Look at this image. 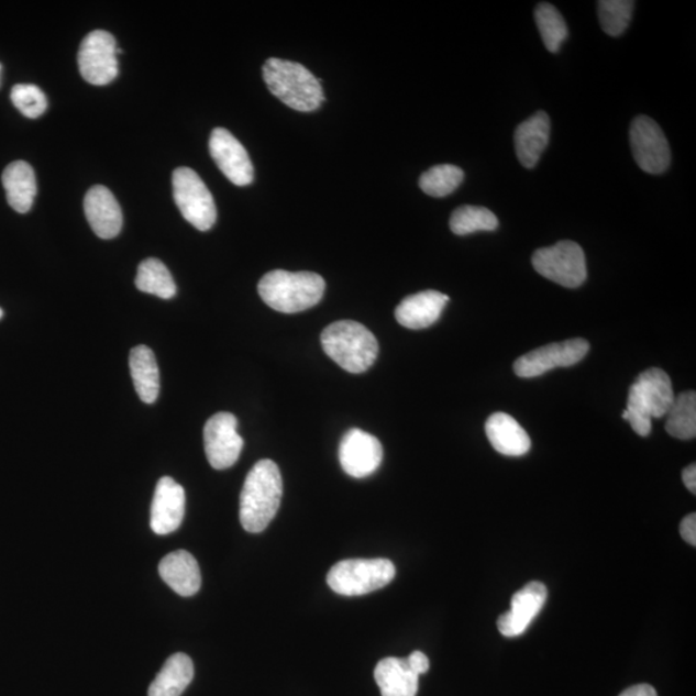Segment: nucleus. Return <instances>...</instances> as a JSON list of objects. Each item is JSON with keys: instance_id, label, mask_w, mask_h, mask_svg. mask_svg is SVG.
<instances>
[{"instance_id": "c756f323", "label": "nucleus", "mask_w": 696, "mask_h": 696, "mask_svg": "<svg viewBox=\"0 0 696 696\" xmlns=\"http://www.w3.org/2000/svg\"><path fill=\"white\" fill-rule=\"evenodd\" d=\"M535 22L545 48L552 54L560 51L567 37L566 22L561 13L550 3H541L535 9Z\"/></svg>"}, {"instance_id": "473e14b6", "label": "nucleus", "mask_w": 696, "mask_h": 696, "mask_svg": "<svg viewBox=\"0 0 696 696\" xmlns=\"http://www.w3.org/2000/svg\"><path fill=\"white\" fill-rule=\"evenodd\" d=\"M407 661L411 671H413L418 676L424 675V673H428L430 670L429 658L422 653V651H413V653L407 658Z\"/></svg>"}, {"instance_id": "1a4fd4ad", "label": "nucleus", "mask_w": 696, "mask_h": 696, "mask_svg": "<svg viewBox=\"0 0 696 696\" xmlns=\"http://www.w3.org/2000/svg\"><path fill=\"white\" fill-rule=\"evenodd\" d=\"M78 65L81 77L93 86H107L118 77L115 37L104 30L89 33L80 44Z\"/></svg>"}, {"instance_id": "f8f14e48", "label": "nucleus", "mask_w": 696, "mask_h": 696, "mask_svg": "<svg viewBox=\"0 0 696 696\" xmlns=\"http://www.w3.org/2000/svg\"><path fill=\"white\" fill-rule=\"evenodd\" d=\"M244 440L237 433L234 415L217 413L208 419L205 428V448L209 464L214 469H227L237 462Z\"/></svg>"}, {"instance_id": "4468645a", "label": "nucleus", "mask_w": 696, "mask_h": 696, "mask_svg": "<svg viewBox=\"0 0 696 696\" xmlns=\"http://www.w3.org/2000/svg\"><path fill=\"white\" fill-rule=\"evenodd\" d=\"M209 152L229 181L236 186H248L253 183L254 168L250 155L228 130L216 129L212 132Z\"/></svg>"}, {"instance_id": "7ed1b4c3", "label": "nucleus", "mask_w": 696, "mask_h": 696, "mask_svg": "<svg viewBox=\"0 0 696 696\" xmlns=\"http://www.w3.org/2000/svg\"><path fill=\"white\" fill-rule=\"evenodd\" d=\"M325 281L316 273L275 269L258 284V294L273 310L297 313L311 309L323 298Z\"/></svg>"}, {"instance_id": "2f4dec72", "label": "nucleus", "mask_w": 696, "mask_h": 696, "mask_svg": "<svg viewBox=\"0 0 696 696\" xmlns=\"http://www.w3.org/2000/svg\"><path fill=\"white\" fill-rule=\"evenodd\" d=\"M11 100L22 115L36 119L48 108L47 96L40 87L33 85H18L12 88Z\"/></svg>"}, {"instance_id": "a878e982", "label": "nucleus", "mask_w": 696, "mask_h": 696, "mask_svg": "<svg viewBox=\"0 0 696 696\" xmlns=\"http://www.w3.org/2000/svg\"><path fill=\"white\" fill-rule=\"evenodd\" d=\"M136 287L147 295H154L163 299L174 298L177 287L172 274L162 261L147 258L142 261L136 276Z\"/></svg>"}, {"instance_id": "c9c22d12", "label": "nucleus", "mask_w": 696, "mask_h": 696, "mask_svg": "<svg viewBox=\"0 0 696 696\" xmlns=\"http://www.w3.org/2000/svg\"><path fill=\"white\" fill-rule=\"evenodd\" d=\"M683 480L688 490L696 493V466L695 463L686 467L683 473Z\"/></svg>"}, {"instance_id": "9b49d317", "label": "nucleus", "mask_w": 696, "mask_h": 696, "mask_svg": "<svg viewBox=\"0 0 696 696\" xmlns=\"http://www.w3.org/2000/svg\"><path fill=\"white\" fill-rule=\"evenodd\" d=\"M630 141L638 166L647 174L661 175L671 163V148L661 126L649 117L636 118L631 125Z\"/></svg>"}, {"instance_id": "9d476101", "label": "nucleus", "mask_w": 696, "mask_h": 696, "mask_svg": "<svg viewBox=\"0 0 696 696\" xmlns=\"http://www.w3.org/2000/svg\"><path fill=\"white\" fill-rule=\"evenodd\" d=\"M589 343L586 340L574 339L531 351L521 356L513 364V372L520 378L541 377L544 373L578 364L586 357Z\"/></svg>"}, {"instance_id": "f3484780", "label": "nucleus", "mask_w": 696, "mask_h": 696, "mask_svg": "<svg viewBox=\"0 0 696 696\" xmlns=\"http://www.w3.org/2000/svg\"><path fill=\"white\" fill-rule=\"evenodd\" d=\"M85 212L95 234L101 239L119 235L123 227L122 208L104 186H93L85 198Z\"/></svg>"}, {"instance_id": "5701e85b", "label": "nucleus", "mask_w": 696, "mask_h": 696, "mask_svg": "<svg viewBox=\"0 0 696 696\" xmlns=\"http://www.w3.org/2000/svg\"><path fill=\"white\" fill-rule=\"evenodd\" d=\"M2 183L7 200L14 211L27 213L36 197V179L32 166L22 161L11 163L3 172Z\"/></svg>"}, {"instance_id": "6ab92c4d", "label": "nucleus", "mask_w": 696, "mask_h": 696, "mask_svg": "<svg viewBox=\"0 0 696 696\" xmlns=\"http://www.w3.org/2000/svg\"><path fill=\"white\" fill-rule=\"evenodd\" d=\"M551 122L544 111L522 122L515 131L516 154L523 167L534 168L550 141Z\"/></svg>"}, {"instance_id": "412c9836", "label": "nucleus", "mask_w": 696, "mask_h": 696, "mask_svg": "<svg viewBox=\"0 0 696 696\" xmlns=\"http://www.w3.org/2000/svg\"><path fill=\"white\" fill-rule=\"evenodd\" d=\"M486 437L500 454L521 456L530 451L531 441L526 430L518 421L506 413L489 417L485 424Z\"/></svg>"}, {"instance_id": "bb28decb", "label": "nucleus", "mask_w": 696, "mask_h": 696, "mask_svg": "<svg viewBox=\"0 0 696 696\" xmlns=\"http://www.w3.org/2000/svg\"><path fill=\"white\" fill-rule=\"evenodd\" d=\"M665 430L671 437L680 440H692L696 437V394L686 391L675 396L669 410Z\"/></svg>"}, {"instance_id": "6e6552de", "label": "nucleus", "mask_w": 696, "mask_h": 696, "mask_svg": "<svg viewBox=\"0 0 696 696\" xmlns=\"http://www.w3.org/2000/svg\"><path fill=\"white\" fill-rule=\"evenodd\" d=\"M533 266L543 278L565 288H578L587 279V264L582 246L574 242H559L533 254Z\"/></svg>"}, {"instance_id": "f03ea898", "label": "nucleus", "mask_w": 696, "mask_h": 696, "mask_svg": "<svg viewBox=\"0 0 696 696\" xmlns=\"http://www.w3.org/2000/svg\"><path fill=\"white\" fill-rule=\"evenodd\" d=\"M262 73L269 92L290 109L316 111L325 100L320 80L301 64L273 57L262 67Z\"/></svg>"}, {"instance_id": "ddd939ff", "label": "nucleus", "mask_w": 696, "mask_h": 696, "mask_svg": "<svg viewBox=\"0 0 696 696\" xmlns=\"http://www.w3.org/2000/svg\"><path fill=\"white\" fill-rule=\"evenodd\" d=\"M339 455L344 473L351 477L364 478L379 468L384 459V448L376 437L353 429L344 433Z\"/></svg>"}, {"instance_id": "20e7f679", "label": "nucleus", "mask_w": 696, "mask_h": 696, "mask_svg": "<svg viewBox=\"0 0 696 696\" xmlns=\"http://www.w3.org/2000/svg\"><path fill=\"white\" fill-rule=\"evenodd\" d=\"M321 346L342 369L361 374L376 363L379 346L376 336L361 323L341 320L321 333Z\"/></svg>"}, {"instance_id": "b1692460", "label": "nucleus", "mask_w": 696, "mask_h": 696, "mask_svg": "<svg viewBox=\"0 0 696 696\" xmlns=\"http://www.w3.org/2000/svg\"><path fill=\"white\" fill-rule=\"evenodd\" d=\"M130 368L140 399L146 404L155 402L161 391V376L153 351L144 344L134 347L130 355Z\"/></svg>"}, {"instance_id": "393cba45", "label": "nucleus", "mask_w": 696, "mask_h": 696, "mask_svg": "<svg viewBox=\"0 0 696 696\" xmlns=\"http://www.w3.org/2000/svg\"><path fill=\"white\" fill-rule=\"evenodd\" d=\"M194 678V663L189 655L177 653L166 664L148 687V696H181Z\"/></svg>"}, {"instance_id": "f257e3e1", "label": "nucleus", "mask_w": 696, "mask_h": 696, "mask_svg": "<svg viewBox=\"0 0 696 696\" xmlns=\"http://www.w3.org/2000/svg\"><path fill=\"white\" fill-rule=\"evenodd\" d=\"M283 497V478L278 464L262 460L245 478L241 494V522L248 533H261L275 518Z\"/></svg>"}, {"instance_id": "a211bd4d", "label": "nucleus", "mask_w": 696, "mask_h": 696, "mask_svg": "<svg viewBox=\"0 0 696 696\" xmlns=\"http://www.w3.org/2000/svg\"><path fill=\"white\" fill-rule=\"evenodd\" d=\"M451 301L446 295L437 290L419 291L404 298L395 310L398 323L408 329H424L437 323L446 303Z\"/></svg>"}, {"instance_id": "4be33fe9", "label": "nucleus", "mask_w": 696, "mask_h": 696, "mask_svg": "<svg viewBox=\"0 0 696 696\" xmlns=\"http://www.w3.org/2000/svg\"><path fill=\"white\" fill-rule=\"evenodd\" d=\"M382 696H416L419 676L404 658H385L374 670Z\"/></svg>"}, {"instance_id": "39448f33", "label": "nucleus", "mask_w": 696, "mask_h": 696, "mask_svg": "<svg viewBox=\"0 0 696 696\" xmlns=\"http://www.w3.org/2000/svg\"><path fill=\"white\" fill-rule=\"evenodd\" d=\"M675 400L672 382L660 368L642 372L628 391L627 419L638 435L645 438L651 432L654 418L667 416Z\"/></svg>"}, {"instance_id": "c85d7f7f", "label": "nucleus", "mask_w": 696, "mask_h": 696, "mask_svg": "<svg viewBox=\"0 0 696 696\" xmlns=\"http://www.w3.org/2000/svg\"><path fill=\"white\" fill-rule=\"evenodd\" d=\"M498 224L497 216L484 207L463 206L455 209L451 217V230L460 236L477 231H494Z\"/></svg>"}, {"instance_id": "2eb2a0df", "label": "nucleus", "mask_w": 696, "mask_h": 696, "mask_svg": "<svg viewBox=\"0 0 696 696\" xmlns=\"http://www.w3.org/2000/svg\"><path fill=\"white\" fill-rule=\"evenodd\" d=\"M548 587L541 582H530L516 593L511 600V610L498 619V630L505 638H518L528 630L539 611L548 601Z\"/></svg>"}, {"instance_id": "7c9ffc66", "label": "nucleus", "mask_w": 696, "mask_h": 696, "mask_svg": "<svg viewBox=\"0 0 696 696\" xmlns=\"http://www.w3.org/2000/svg\"><path fill=\"white\" fill-rule=\"evenodd\" d=\"M634 2L631 0H601L598 2V19L603 30L611 36H619L626 32L632 20Z\"/></svg>"}, {"instance_id": "423d86ee", "label": "nucleus", "mask_w": 696, "mask_h": 696, "mask_svg": "<svg viewBox=\"0 0 696 696\" xmlns=\"http://www.w3.org/2000/svg\"><path fill=\"white\" fill-rule=\"evenodd\" d=\"M395 574V565L387 559L343 560L328 573L327 583L341 596H363L386 587Z\"/></svg>"}, {"instance_id": "aec40b11", "label": "nucleus", "mask_w": 696, "mask_h": 696, "mask_svg": "<svg viewBox=\"0 0 696 696\" xmlns=\"http://www.w3.org/2000/svg\"><path fill=\"white\" fill-rule=\"evenodd\" d=\"M162 579L184 597L197 595L201 587V574L198 561L191 553L179 550L169 553L161 561Z\"/></svg>"}, {"instance_id": "f704fd0d", "label": "nucleus", "mask_w": 696, "mask_h": 696, "mask_svg": "<svg viewBox=\"0 0 696 696\" xmlns=\"http://www.w3.org/2000/svg\"><path fill=\"white\" fill-rule=\"evenodd\" d=\"M619 696H658L655 688L648 684L634 685Z\"/></svg>"}, {"instance_id": "cd10ccee", "label": "nucleus", "mask_w": 696, "mask_h": 696, "mask_svg": "<svg viewBox=\"0 0 696 696\" xmlns=\"http://www.w3.org/2000/svg\"><path fill=\"white\" fill-rule=\"evenodd\" d=\"M464 174L453 164H441L432 167L419 178V187L424 194L433 198L451 196L463 183Z\"/></svg>"}, {"instance_id": "dca6fc26", "label": "nucleus", "mask_w": 696, "mask_h": 696, "mask_svg": "<svg viewBox=\"0 0 696 696\" xmlns=\"http://www.w3.org/2000/svg\"><path fill=\"white\" fill-rule=\"evenodd\" d=\"M185 489L172 477H162L154 494L150 526L155 534L174 533L181 526L185 516Z\"/></svg>"}, {"instance_id": "72a5a7b5", "label": "nucleus", "mask_w": 696, "mask_h": 696, "mask_svg": "<svg viewBox=\"0 0 696 696\" xmlns=\"http://www.w3.org/2000/svg\"><path fill=\"white\" fill-rule=\"evenodd\" d=\"M680 533L681 537L684 538V541L688 544H692L693 548L696 545V515L691 513L687 515L686 518L680 523Z\"/></svg>"}, {"instance_id": "e433bc0d", "label": "nucleus", "mask_w": 696, "mask_h": 696, "mask_svg": "<svg viewBox=\"0 0 696 696\" xmlns=\"http://www.w3.org/2000/svg\"><path fill=\"white\" fill-rule=\"evenodd\" d=\"M2 318H3V310L0 309V319H2Z\"/></svg>"}, {"instance_id": "0eeeda50", "label": "nucleus", "mask_w": 696, "mask_h": 696, "mask_svg": "<svg viewBox=\"0 0 696 696\" xmlns=\"http://www.w3.org/2000/svg\"><path fill=\"white\" fill-rule=\"evenodd\" d=\"M174 197L184 219L199 231L214 227L217 209L211 191L191 168H177L172 177Z\"/></svg>"}, {"instance_id": "4c0bfd02", "label": "nucleus", "mask_w": 696, "mask_h": 696, "mask_svg": "<svg viewBox=\"0 0 696 696\" xmlns=\"http://www.w3.org/2000/svg\"><path fill=\"white\" fill-rule=\"evenodd\" d=\"M0 73H2V65H0Z\"/></svg>"}]
</instances>
